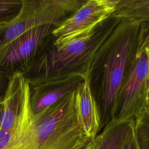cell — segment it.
Returning a JSON list of instances; mask_svg holds the SVG:
<instances>
[{
	"instance_id": "1",
	"label": "cell",
	"mask_w": 149,
	"mask_h": 149,
	"mask_svg": "<svg viewBox=\"0 0 149 149\" xmlns=\"http://www.w3.org/2000/svg\"><path fill=\"white\" fill-rule=\"evenodd\" d=\"M141 23L120 20L97 52L88 78L96 101L102 129L110 122L118 91L137 52Z\"/></svg>"
},
{
	"instance_id": "5",
	"label": "cell",
	"mask_w": 149,
	"mask_h": 149,
	"mask_svg": "<svg viewBox=\"0 0 149 149\" xmlns=\"http://www.w3.org/2000/svg\"><path fill=\"white\" fill-rule=\"evenodd\" d=\"M141 35L142 30L134 59L118 91L111 120L134 119L147 107L148 60Z\"/></svg>"
},
{
	"instance_id": "8",
	"label": "cell",
	"mask_w": 149,
	"mask_h": 149,
	"mask_svg": "<svg viewBox=\"0 0 149 149\" xmlns=\"http://www.w3.org/2000/svg\"><path fill=\"white\" fill-rule=\"evenodd\" d=\"M29 96L30 85L23 74L20 73L12 74L3 97L0 130L15 135Z\"/></svg>"
},
{
	"instance_id": "9",
	"label": "cell",
	"mask_w": 149,
	"mask_h": 149,
	"mask_svg": "<svg viewBox=\"0 0 149 149\" xmlns=\"http://www.w3.org/2000/svg\"><path fill=\"white\" fill-rule=\"evenodd\" d=\"M82 77L54 80L30 86V104L34 115L76 90Z\"/></svg>"
},
{
	"instance_id": "11",
	"label": "cell",
	"mask_w": 149,
	"mask_h": 149,
	"mask_svg": "<svg viewBox=\"0 0 149 149\" xmlns=\"http://www.w3.org/2000/svg\"><path fill=\"white\" fill-rule=\"evenodd\" d=\"M134 119L111 120L99 133L101 141L99 149H123L127 134Z\"/></svg>"
},
{
	"instance_id": "12",
	"label": "cell",
	"mask_w": 149,
	"mask_h": 149,
	"mask_svg": "<svg viewBox=\"0 0 149 149\" xmlns=\"http://www.w3.org/2000/svg\"><path fill=\"white\" fill-rule=\"evenodd\" d=\"M137 149H149V106L134 118Z\"/></svg>"
},
{
	"instance_id": "10",
	"label": "cell",
	"mask_w": 149,
	"mask_h": 149,
	"mask_svg": "<svg viewBox=\"0 0 149 149\" xmlns=\"http://www.w3.org/2000/svg\"><path fill=\"white\" fill-rule=\"evenodd\" d=\"M74 106L84 131L90 137H95L101 130V122L88 75L83 79L75 91Z\"/></svg>"
},
{
	"instance_id": "7",
	"label": "cell",
	"mask_w": 149,
	"mask_h": 149,
	"mask_svg": "<svg viewBox=\"0 0 149 149\" xmlns=\"http://www.w3.org/2000/svg\"><path fill=\"white\" fill-rule=\"evenodd\" d=\"M119 0H86L52 31L53 44L58 45L87 34L109 18Z\"/></svg>"
},
{
	"instance_id": "18",
	"label": "cell",
	"mask_w": 149,
	"mask_h": 149,
	"mask_svg": "<svg viewBox=\"0 0 149 149\" xmlns=\"http://www.w3.org/2000/svg\"><path fill=\"white\" fill-rule=\"evenodd\" d=\"M93 139H94V138H91L90 139H89L88 141H87L84 144H83L81 146H80L77 149H90L91 146Z\"/></svg>"
},
{
	"instance_id": "14",
	"label": "cell",
	"mask_w": 149,
	"mask_h": 149,
	"mask_svg": "<svg viewBox=\"0 0 149 149\" xmlns=\"http://www.w3.org/2000/svg\"><path fill=\"white\" fill-rule=\"evenodd\" d=\"M142 25V41L144 45L145 51L148 60V73L147 80V105H149V27L146 23H141Z\"/></svg>"
},
{
	"instance_id": "6",
	"label": "cell",
	"mask_w": 149,
	"mask_h": 149,
	"mask_svg": "<svg viewBox=\"0 0 149 149\" xmlns=\"http://www.w3.org/2000/svg\"><path fill=\"white\" fill-rule=\"evenodd\" d=\"M55 28L51 25L42 26L14 40L0 53V68L10 76L23 73L51 39Z\"/></svg>"
},
{
	"instance_id": "4",
	"label": "cell",
	"mask_w": 149,
	"mask_h": 149,
	"mask_svg": "<svg viewBox=\"0 0 149 149\" xmlns=\"http://www.w3.org/2000/svg\"><path fill=\"white\" fill-rule=\"evenodd\" d=\"M86 1L22 0L17 16L0 27V53L12 41L29 30L45 25L58 27Z\"/></svg>"
},
{
	"instance_id": "3",
	"label": "cell",
	"mask_w": 149,
	"mask_h": 149,
	"mask_svg": "<svg viewBox=\"0 0 149 149\" xmlns=\"http://www.w3.org/2000/svg\"><path fill=\"white\" fill-rule=\"evenodd\" d=\"M120 20L110 16L90 33L55 45L53 36L22 73L30 86L69 78H84L101 46Z\"/></svg>"
},
{
	"instance_id": "19",
	"label": "cell",
	"mask_w": 149,
	"mask_h": 149,
	"mask_svg": "<svg viewBox=\"0 0 149 149\" xmlns=\"http://www.w3.org/2000/svg\"><path fill=\"white\" fill-rule=\"evenodd\" d=\"M3 97V96L0 97V126H1V115H2V109H3V105H2Z\"/></svg>"
},
{
	"instance_id": "2",
	"label": "cell",
	"mask_w": 149,
	"mask_h": 149,
	"mask_svg": "<svg viewBox=\"0 0 149 149\" xmlns=\"http://www.w3.org/2000/svg\"><path fill=\"white\" fill-rule=\"evenodd\" d=\"M75 91L36 115L26 102L9 149H77L90 137L78 118Z\"/></svg>"
},
{
	"instance_id": "15",
	"label": "cell",
	"mask_w": 149,
	"mask_h": 149,
	"mask_svg": "<svg viewBox=\"0 0 149 149\" xmlns=\"http://www.w3.org/2000/svg\"><path fill=\"white\" fill-rule=\"evenodd\" d=\"M10 77V75L0 68V97L4 95Z\"/></svg>"
},
{
	"instance_id": "13",
	"label": "cell",
	"mask_w": 149,
	"mask_h": 149,
	"mask_svg": "<svg viewBox=\"0 0 149 149\" xmlns=\"http://www.w3.org/2000/svg\"><path fill=\"white\" fill-rule=\"evenodd\" d=\"M22 8V0H0V27L13 20Z\"/></svg>"
},
{
	"instance_id": "17",
	"label": "cell",
	"mask_w": 149,
	"mask_h": 149,
	"mask_svg": "<svg viewBox=\"0 0 149 149\" xmlns=\"http://www.w3.org/2000/svg\"><path fill=\"white\" fill-rule=\"evenodd\" d=\"M101 141V137L100 134H98L94 138L91 146L90 149H99Z\"/></svg>"
},
{
	"instance_id": "16",
	"label": "cell",
	"mask_w": 149,
	"mask_h": 149,
	"mask_svg": "<svg viewBox=\"0 0 149 149\" xmlns=\"http://www.w3.org/2000/svg\"><path fill=\"white\" fill-rule=\"evenodd\" d=\"M123 149H137L135 138L134 123L127 134Z\"/></svg>"
}]
</instances>
